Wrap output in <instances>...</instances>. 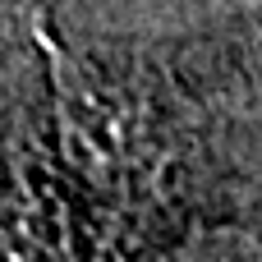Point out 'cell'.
<instances>
[{
    "mask_svg": "<svg viewBox=\"0 0 262 262\" xmlns=\"http://www.w3.org/2000/svg\"><path fill=\"white\" fill-rule=\"evenodd\" d=\"M203 262H239V258H226V253H216V258H203Z\"/></svg>",
    "mask_w": 262,
    "mask_h": 262,
    "instance_id": "1",
    "label": "cell"
}]
</instances>
